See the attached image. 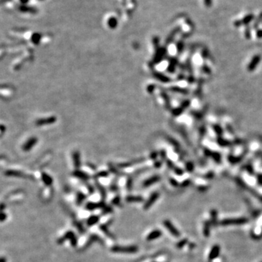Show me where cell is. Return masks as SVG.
Listing matches in <instances>:
<instances>
[{"mask_svg": "<svg viewBox=\"0 0 262 262\" xmlns=\"http://www.w3.org/2000/svg\"><path fill=\"white\" fill-rule=\"evenodd\" d=\"M138 248L136 245H130V246H120L114 245L111 248V251L117 254H135L138 252Z\"/></svg>", "mask_w": 262, "mask_h": 262, "instance_id": "1", "label": "cell"}, {"mask_svg": "<svg viewBox=\"0 0 262 262\" xmlns=\"http://www.w3.org/2000/svg\"><path fill=\"white\" fill-rule=\"evenodd\" d=\"M68 240L70 241L71 245L72 247L75 248L76 246V245H77V238H76V235H74V232H72V231H68V232H66L62 237H61L59 239H58L57 243L58 245H62L65 241Z\"/></svg>", "mask_w": 262, "mask_h": 262, "instance_id": "2", "label": "cell"}, {"mask_svg": "<svg viewBox=\"0 0 262 262\" xmlns=\"http://www.w3.org/2000/svg\"><path fill=\"white\" fill-rule=\"evenodd\" d=\"M248 219L245 218H234V219H226L220 221V224L222 226L228 225H241L246 223Z\"/></svg>", "mask_w": 262, "mask_h": 262, "instance_id": "3", "label": "cell"}, {"mask_svg": "<svg viewBox=\"0 0 262 262\" xmlns=\"http://www.w3.org/2000/svg\"><path fill=\"white\" fill-rule=\"evenodd\" d=\"M163 224H164L165 227L167 229L168 232H170V233L172 235H173L174 237H179L180 236L181 234L179 232V231L175 227L174 225L171 223V221L170 220H165L163 221Z\"/></svg>", "mask_w": 262, "mask_h": 262, "instance_id": "4", "label": "cell"}, {"mask_svg": "<svg viewBox=\"0 0 262 262\" xmlns=\"http://www.w3.org/2000/svg\"><path fill=\"white\" fill-rule=\"evenodd\" d=\"M159 197H160V193H159V192H154V193L151 194V195H150V197H149L148 200H146L145 204L144 205V207H144V210H147L149 208H150V207L154 205V203L158 200Z\"/></svg>", "mask_w": 262, "mask_h": 262, "instance_id": "5", "label": "cell"}, {"mask_svg": "<svg viewBox=\"0 0 262 262\" xmlns=\"http://www.w3.org/2000/svg\"><path fill=\"white\" fill-rule=\"evenodd\" d=\"M106 206V203L104 202V201L97 203L92 202H89L87 203L86 205H85V208H86L88 210H90V211H92V210H95V209L98 208L104 209Z\"/></svg>", "mask_w": 262, "mask_h": 262, "instance_id": "6", "label": "cell"}, {"mask_svg": "<svg viewBox=\"0 0 262 262\" xmlns=\"http://www.w3.org/2000/svg\"><path fill=\"white\" fill-rule=\"evenodd\" d=\"M220 251L221 248L220 246L218 245H215L212 247V248L210 249V253H209L208 255V260L209 261H213V260L216 259V258H218V256L220 254Z\"/></svg>", "mask_w": 262, "mask_h": 262, "instance_id": "7", "label": "cell"}, {"mask_svg": "<svg viewBox=\"0 0 262 262\" xmlns=\"http://www.w3.org/2000/svg\"><path fill=\"white\" fill-rule=\"evenodd\" d=\"M55 121H56V118H55V117L53 116V117H48V118H42L36 120V125L38 126L46 125L53 124V123H55Z\"/></svg>", "mask_w": 262, "mask_h": 262, "instance_id": "8", "label": "cell"}, {"mask_svg": "<svg viewBox=\"0 0 262 262\" xmlns=\"http://www.w3.org/2000/svg\"><path fill=\"white\" fill-rule=\"evenodd\" d=\"M99 242V243H101L102 245H104V241L101 240V237H98L97 235H92L89 237V240H88V241L87 242L86 245H85V248H84L85 249V248H88V247L90 246L92 243H94V242Z\"/></svg>", "mask_w": 262, "mask_h": 262, "instance_id": "9", "label": "cell"}, {"mask_svg": "<svg viewBox=\"0 0 262 262\" xmlns=\"http://www.w3.org/2000/svg\"><path fill=\"white\" fill-rule=\"evenodd\" d=\"M36 143H37V138H36L33 137V138H29V139L23 144V150H24L25 151H29V150L32 149L33 148L34 146Z\"/></svg>", "mask_w": 262, "mask_h": 262, "instance_id": "10", "label": "cell"}, {"mask_svg": "<svg viewBox=\"0 0 262 262\" xmlns=\"http://www.w3.org/2000/svg\"><path fill=\"white\" fill-rule=\"evenodd\" d=\"M163 233H162L160 229H155V230H153L152 232H150L146 237V240L147 241H153L154 240H157L158 238H160L162 236Z\"/></svg>", "mask_w": 262, "mask_h": 262, "instance_id": "11", "label": "cell"}, {"mask_svg": "<svg viewBox=\"0 0 262 262\" xmlns=\"http://www.w3.org/2000/svg\"><path fill=\"white\" fill-rule=\"evenodd\" d=\"M160 180V177L159 176H151V177H150L149 179H146V181H144V183H143V186H144V188L149 187V186H150L151 185L157 183V182L159 181Z\"/></svg>", "mask_w": 262, "mask_h": 262, "instance_id": "12", "label": "cell"}, {"mask_svg": "<svg viewBox=\"0 0 262 262\" xmlns=\"http://www.w3.org/2000/svg\"><path fill=\"white\" fill-rule=\"evenodd\" d=\"M260 60H261V57H260V55H255V56L253 58V59L251 60V62H250L249 65H248V71H254V69H256V67L258 66Z\"/></svg>", "mask_w": 262, "mask_h": 262, "instance_id": "13", "label": "cell"}, {"mask_svg": "<svg viewBox=\"0 0 262 262\" xmlns=\"http://www.w3.org/2000/svg\"><path fill=\"white\" fill-rule=\"evenodd\" d=\"M5 176H12V177H18V178H26V176L20 171L18 170H9L4 173Z\"/></svg>", "mask_w": 262, "mask_h": 262, "instance_id": "14", "label": "cell"}, {"mask_svg": "<svg viewBox=\"0 0 262 262\" xmlns=\"http://www.w3.org/2000/svg\"><path fill=\"white\" fill-rule=\"evenodd\" d=\"M73 176L75 177L78 178L79 179H82L83 181H88L90 179V176H88V174L85 173V172L81 171L79 170H76L73 173Z\"/></svg>", "mask_w": 262, "mask_h": 262, "instance_id": "15", "label": "cell"}, {"mask_svg": "<svg viewBox=\"0 0 262 262\" xmlns=\"http://www.w3.org/2000/svg\"><path fill=\"white\" fill-rule=\"evenodd\" d=\"M254 16L253 14L248 15L242 20H240V21L239 20H237V21H235V25L236 26H240L242 24H248V23H250L254 19Z\"/></svg>", "mask_w": 262, "mask_h": 262, "instance_id": "16", "label": "cell"}, {"mask_svg": "<svg viewBox=\"0 0 262 262\" xmlns=\"http://www.w3.org/2000/svg\"><path fill=\"white\" fill-rule=\"evenodd\" d=\"M42 180L43 181V183L45 184L46 186H51L53 183V181L52 177L50 176L48 174L46 173H42Z\"/></svg>", "mask_w": 262, "mask_h": 262, "instance_id": "17", "label": "cell"}, {"mask_svg": "<svg viewBox=\"0 0 262 262\" xmlns=\"http://www.w3.org/2000/svg\"><path fill=\"white\" fill-rule=\"evenodd\" d=\"M100 220V217L96 215H92L91 216H90L89 218L87 220V225L88 226H92L93 225L96 224Z\"/></svg>", "mask_w": 262, "mask_h": 262, "instance_id": "18", "label": "cell"}, {"mask_svg": "<svg viewBox=\"0 0 262 262\" xmlns=\"http://www.w3.org/2000/svg\"><path fill=\"white\" fill-rule=\"evenodd\" d=\"M165 54V49H159L157 50V52L156 53V55H154V63H159L163 58L164 57Z\"/></svg>", "mask_w": 262, "mask_h": 262, "instance_id": "19", "label": "cell"}, {"mask_svg": "<svg viewBox=\"0 0 262 262\" xmlns=\"http://www.w3.org/2000/svg\"><path fill=\"white\" fill-rule=\"evenodd\" d=\"M125 201L127 202H142L144 201V198L141 196L129 195L125 198Z\"/></svg>", "mask_w": 262, "mask_h": 262, "instance_id": "20", "label": "cell"}, {"mask_svg": "<svg viewBox=\"0 0 262 262\" xmlns=\"http://www.w3.org/2000/svg\"><path fill=\"white\" fill-rule=\"evenodd\" d=\"M73 162L74 165V167L76 168H79L80 167V154H79V151H76L74 152L73 154Z\"/></svg>", "mask_w": 262, "mask_h": 262, "instance_id": "21", "label": "cell"}, {"mask_svg": "<svg viewBox=\"0 0 262 262\" xmlns=\"http://www.w3.org/2000/svg\"><path fill=\"white\" fill-rule=\"evenodd\" d=\"M100 229H101V230L102 231V232H104V233L105 234L107 237H109L114 240V235H113L112 234H111V232H110L109 229V228H108V226H107L106 224H101V226H100Z\"/></svg>", "mask_w": 262, "mask_h": 262, "instance_id": "22", "label": "cell"}, {"mask_svg": "<svg viewBox=\"0 0 262 262\" xmlns=\"http://www.w3.org/2000/svg\"><path fill=\"white\" fill-rule=\"evenodd\" d=\"M153 74H154V76L156 78V79L161 81V82H168L169 81H170V79H169L168 77H167V76H165V75L162 74L161 73L154 71V73H153Z\"/></svg>", "mask_w": 262, "mask_h": 262, "instance_id": "23", "label": "cell"}, {"mask_svg": "<svg viewBox=\"0 0 262 262\" xmlns=\"http://www.w3.org/2000/svg\"><path fill=\"white\" fill-rule=\"evenodd\" d=\"M85 199H86V196H85L83 193L79 192L77 194H76V205H80L82 204V202L85 201Z\"/></svg>", "mask_w": 262, "mask_h": 262, "instance_id": "24", "label": "cell"}, {"mask_svg": "<svg viewBox=\"0 0 262 262\" xmlns=\"http://www.w3.org/2000/svg\"><path fill=\"white\" fill-rule=\"evenodd\" d=\"M210 221H206L204 224V228H203V234L205 237L210 236Z\"/></svg>", "mask_w": 262, "mask_h": 262, "instance_id": "25", "label": "cell"}, {"mask_svg": "<svg viewBox=\"0 0 262 262\" xmlns=\"http://www.w3.org/2000/svg\"><path fill=\"white\" fill-rule=\"evenodd\" d=\"M95 185H96L97 188H98V189L99 190L101 197H102L104 199V198L106 199V192L105 188H104L102 185H101L100 184H98V182H96V183H95Z\"/></svg>", "mask_w": 262, "mask_h": 262, "instance_id": "26", "label": "cell"}, {"mask_svg": "<svg viewBox=\"0 0 262 262\" xmlns=\"http://www.w3.org/2000/svg\"><path fill=\"white\" fill-rule=\"evenodd\" d=\"M210 213H211V221L210 222L214 224L217 221V212H216V210H213Z\"/></svg>", "mask_w": 262, "mask_h": 262, "instance_id": "27", "label": "cell"}, {"mask_svg": "<svg viewBox=\"0 0 262 262\" xmlns=\"http://www.w3.org/2000/svg\"><path fill=\"white\" fill-rule=\"evenodd\" d=\"M74 226L77 228L78 230H79L82 234L85 232V229H84V227L82 226V223H78V222H76V221H74Z\"/></svg>", "mask_w": 262, "mask_h": 262, "instance_id": "28", "label": "cell"}, {"mask_svg": "<svg viewBox=\"0 0 262 262\" xmlns=\"http://www.w3.org/2000/svg\"><path fill=\"white\" fill-rule=\"evenodd\" d=\"M113 211V209L111 206H106L104 209H103L102 214H106V213H110Z\"/></svg>", "mask_w": 262, "mask_h": 262, "instance_id": "29", "label": "cell"}, {"mask_svg": "<svg viewBox=\"0 0 262 262\" xmlns=\"http://www.w3.org/2000/svg\"><path fill=\"white\" fill-rule=\"evenodd\" d=\"M187 242H188V240L186 239H184V240H181V241H179V242H178V244H177V247L179 248H183L184 246L185 245H186V243H187Z\"/></svg>", "mask_w": 262, "mask_h": 262, "instance_id": "30", "label": "cell"}, {"mask_svg": "<svg viewBox=\"0 0 262 262\" xmlns=\"http://www.w3.org/2000/svg\"><path fill=\"white\" fill-rule=\"evenodd\" d=\"M120 202H121V200H120V197L119 196H116L112 200V203L114 205H120Z\"/></svg>", "mask_w": 262, "mask_h": 262, "instance_id": "31", "label": "cell"}, {"mask_svg": "<svg viewBox=\"0 0 262 262\" xmlns=\"http://www.w3.org/2000/svg\"><path fill=\"white\" fill-rule=\"evenodd\" d=\"M108 175H109L108 172H106V171H101V172H100V173H98V174H97L96 176H95V177H97V178L106 177V176H108Z\"/></svg>", "mask_w": 262, "mask_h": 262, "instance_id": "32", "label": "cell"}, {"mask_svg": "<svg viewBox=\"0 0 262 262\" xmlns=\"http://www.w3.org/2000/svg\"><path fill=\"white\" fill-rule=\"evenodd\" d=\"M262 21V13L261 15H260L259 16H258V18H257V20H256V21L255 22V24H254V28H256V27H258V24H259V23L260 22H261Z\"/></svg>", "mask_w": 262, "mask_h": 262, "instance_id": "33", "label": "cell"}, {"mask_svg": "<svg viewBox=\"0 0 262 262\" xmlns=\"http://www.w3.org/2000/svg\"><path fill=\"white\" fill-rule=\"evenodd\" d=\"M132 179H130V178H129L128 179H127V189H131V188H132Z\"/></svg>", "mask_w": 262, "mask_h": 262, "instance_id": "34", "label": "cell"}, {"mask_svg": "<svg viewBox=\"0 0 262 262\" xmlns=\"http://www.w3.org/2000/svg\"><path fill=\"white\" fill-rule=\"evenodd\" d=\"M7 214H6V213H4V212H1V221L3 222L4 220H5V219H7Z\"/></svg>", "mask_w": 262, "mask_h": 262, "instance_id": "35", "label": "cell"}, {"mask_svg": "<svg viewBox=\"0 0 262 262\" xmlns=\"http://www.w3.org/2000/svg\"><path fill=\"white\" fill-rule=\"evenodd\" d=\"M204 3H205V4L206 7H210V5H211L212 0H204Z\"/></svg>", "mask_w": 262, "mask_h": 262, "instance_id": "36", "label": "cell"}, {"mask_svg": "<svg viewBox=\"0 0 262 262\" xmlns=\"http://www.w3.org/2000/svg\"><path fill=\"white\" fill-rule=\"evenodd\" d=\"M257 36H258V38L262 37V30L258 31V32H257Z\"/></svg>", "mask_w": 262, "mask_h": 262, "instance_id": "37", "label": "cell"}, {"mask_svg": "<svg viewBox=\"0 0 262 262\" xmlns=\"http://www.w3.org/2000/svg\"><path fill=\"white\" fill-rule=\"evenodd\" d=\"M175 181L176 180H173V179H171V181H170V182H171V184H173V186H176L177 185V182Z\"/></svg>", "mask_w": 262, "mask_h": 262, "instance_id": "38", "label": "cell"}, {"mask_svg": "<svg viewBox=\"0 0 262 262\" xmlns=\"http://www.w3.org/2000/svg\"><path fill=\"white\" fill-rule=\"evenodd\" d=\"M1 262H7V259H6V258H4V257H1Z\"/></svg>", "mask_w": 262, "mask_h": 262, "instance_id": "39", "label": "cell"}, {"mask_svg": "<svg viewBox=\"0 0 262 262\" xmlns=\"http://www.w3.org/2000/svg\"><path fill=\"white\" fill-rule=\"evenodd\" d=\"M258 181H259L260 184H262V176H261V178H259Z\"/></svg>", "mask_w": 262, "mask_h": 262, "instance_id": "40", "label": "cell"}, {"mask_svg": "<svg viewBox=\"0 0 262 262\" xmlns=\"http://www.w3.org/2000/svg\"><path fill=\"white\" fill-rule=\"evenodd\" d=\"M261 262H262V261H261Z\"/></svg>", "mask_w": 262, "mask_h": 262, "instance_id": "41", "label": "cell"}]
</instances>
